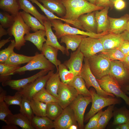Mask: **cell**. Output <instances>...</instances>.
Returning a JSON list of instances; mask_svg holds the SVG:
<instances>
[{"instance_id": "19", "label": "cell", "mask_w": 129, "mask_h": 129, "mask_svg": "<svg viewBox=\"0 0 129 129\" xmlns=\"http://www.w3.org/2000/svg\"><path fill=\"white\" fill-rule=\"evenodd\" d=\"M105 50L118 48L124 40L120 34L109 33L99 38Z\"/></svg>"}, {"instance_id": "47", "label": "cell", "mask_w": 129, "mask_h": 129, "mask_svg": "<svg viewBox=\"0 0 129 129\" xmlns=\"http://www.w3.org/2000/svg\"><path fill=\"white\" fill-rule=\"evenodd\" d=\"M101 110L92 117L89 120L88 123L84 126L85 129H96L100 117L102 112Z\"/></svg>"}, {"instance_id": "38", "label": "cell", "mask_w": 129, "mask_h": 129, "mask_svg": "<svg viewBox=\"0 0 129 129\" xmlns=\"http://www.w3.org/2000/svg\"><path fill=\"white\" fill-rule=\"evenodd\" d=\"M33 113L37 117L46 116L47 104L33 99L30 101Z\"/></svg>"}, {"instance_id": "40", "label": "cell", "mask_w": 129, "mask_h": 129, "mask_svg": "<svg viewBox=\"0 0 129 129\" xmlns=\"http://www.w3.org/2000/svg\"><path fill=\"white\" fill-rule=\"evenodd\" d=\"M100 54L111 61L119 60L123 61L126 56L118 48L104 50Z\"/></svg>"}, {"instance_id": "56", "label": "cell", "mask_w": 129, "mask_h": 129, "mask_svg": "<svg viewBox=\"0 0 129 129\" xmlns=\"http://www.w3.org/2000/svg\"><path fill=\"white\" fill-rule=\"evenodd\" d=\"M118 125L120 129H129V122Z\"/></svg>"}, {"instance_id": "41", "label": "cell", "mask_w": 129, "mask_h": 129, "mask_svg": "<svg viewBox=\"0 0 129 129\" xmlns=\"http://www.w3.org/2000/svg\"><path fill=\"white\" fill-rule=\"evenodd\" d=\"M33 99L47 104L52 102H58L57 99L49 93L45 88L35 94Z\"/></svg>"}, {"instance_id": "18", "label": "cell", "mask_w": 129, "mask_h": 129, "mask_svg": "<svg viewBox=\"0 0 129 129\" xmlns=\"http://www.w3.org/2000/svg\"><path fill=\"white\" fill-rule=\"evenodd\" d=\"M110 27L108 32L119 34L126 30L129 19V15L126 14L120 18H115L108 16Z\"/></svg>"}, {"instance_id": "25", "label": "cell", "mask_w": 129, "mask_h": 129, "mask_svg": "<svg viewBox=\"0 0 129 129\" xmlns=\"http://www.w3.org/2000/svg\"><path fill=\"white\" fill-rule=\"evenodd\" d=\"M46 32L45 30L40 29L33 33H29L25 35V40L32 43L37 49L41 51L44 43L46 39L45 38Z\"/></svg>"}, {"instance_id": "50", "label": "cell", "mask_w": 129, "mask_h": 129, "mask_svg": "<svg viewBox=\"0 0 129 129\" xmlns=\"http://www.w3.org/2000/svg\"><path fill=\"white\" fill-rule=\"evenodd\" d=\"M95 5L99 6L105 7H110V0H97Z\"/></svg>"}, {"instance_id": "39", "label": "cell", "mask_w": 129, "mask_h": 129, "mask_svg": "<svg viewBox=\"0 0 129 129\" xmlns=\"http://www.w3.org/2000/svg\"><path fill=\"white\" fill-rule=\"evenodd\" d=\"M58 70L61 82L64 84L68 85L75 76L63 63L59 66Z\"/></svg>"}, {"instance_id": "51", "label": "cell", "mask_w": 129, "mask_h": 129, "mask_svg": "<svg viewBox=\"0 0 129 129\" xmlns=\"http://www.w3.org/2000/svg\"><path fill=\"white\" fill-rule=\"evenodd\" d=\"M120 34L124 40L129 41V30H126Z\"/></svg>"}, {"instance_id": "30", "label": "cell", "mask_w": 129, "mask_h": 129, "mask_svg": "<svg viewBox=\"0 0 129 129\" xmlns=\"http://www.w3.org/2000/svg\"><path fill=\"white\" fill-rule=\"evenodd\" d=\"M61 81L58 71L54 73L50 77L47 82L46 89L51 94L57 99L58 91Z\"/></svg>"}, {"instance_id": "43", "label": "cell", "mask_w": 129, "mask_h": 129, "mask_svg": "<svg viewBox=\"0 0 129 129\" xmlns=\"http://www.w3.org/2000/svg\"><path fill=\"white\" fill-rule=\"evenodd\" d=\"M15 16L3 11L0 12V23L4 28H9L13 24Z\"/></svg>"}, {"instance_id": "34", "label": "cell", "mask_w": 129, "mask_h": 129, "mask_svg": "<svg viewBox=\"0 0 129 129\" xmlns=\"http://www.w3.org/2000/svg\"><path fill=\"white\" fill-rule=\"evenodd\" d=\"M20 67V65H14L0 63V82L6 81L11 79V75L14 71Z\"/></svg>"}, {"instance_id": "28", "label": "cell", "mask_w": 129, "mask_h": 129, "mask_svg": "<svg viewBox=\"0 0 129 129\" xmlns=\"http://www.w3.org/2000/svg\"><path fill=\"white\" fill-rule=\"evenodd\" d=\"M113 114V125H117L129 122V110L125 107L118 108L114 107Z\"/></svg>"}, {"instance_id": "42", "label": "cell", "mask_w": 129, "mask_h": 129, "mask_svg": "<svg viewBox=\"0 0 129 129\" xmlns=\"http://www.w3.org/2000/svg\"><path fill=\"white\" fill-rule=\"evenodd\" d=\"M30 102V100L23 96L21 104L20 106V112L31 122L34 116Z\"/></svg>"}, {"instance_id": "7", "label": "cell", "mask_w": 129, "mask_h": 129, "mask_svg": "<svg viewBox=\"0 0 129 129\" xmlns=\"http://www.w3.org/2000/svg\"><path fill=\"white\" fill-rule=\"evenodd\" d=\"M97 80L100 86L104 91L114 94L117 97L122 98L129 107V97L122 91L121 87L114 77L108 75Z\"/></svg>"}, {"instance_id": "13", "label": "cell", "mask_w": 129, "mask_h": 129, "mask_svg": "<svg viewBox=\"0 0 129 129\" xmlns=\"http://www.w3.org/2000/svg\"><path fill=\"white\" fill-rule=\"evenodd\" d=\"M114 77L121 87L129 85V73L122 62L119 60L111 61L109 74Z\"/></svg>"}, {"instance_id": "55", "label": "cell", "mask_w": 129, "mask_h": 129, "mask_svg": "<svg viewBox=\"0 0 129 129\" xmlns=\"http://www.w3.org/2000/svg\"><path fill=\"white\" fill-rule=\"evenodd\" d=\"M11 37H9L6 39H3L0 41V48L1 49L4 45L8 42L11 41Z\"/></svg>"}, {"instance_id": "27", "label": "cell", "mask_w": 129, "mask_h": 129, "mask_svg": "<svg viewBox=\"0 0 129 129\" xmlns=\"http://www.w3.org/2000/svg\"><path fill=\"white\" fill-rule=\"evenodd\" d=\"M59 50L54 47L44 43L41 51L45 57L56 67L58 70L59 66L61 64V61L57 58Z\"/></svg>"}, {"instance_id": "29", "label": "cell", "mask_w": 129, "mask_h": 129, "mask_svg": "<svg viewBox=\"0 0 129 129\" xmlns=\"http://www.w3.org/2000/svg\"><path fill=\"white\" fill-rule=\"evenodd\" d=\"M19 13L25 23L31 28V30L35 32L40 29L45 30L44 26L36 17L24 11Z\"/></svg>"}, {"instance_id": "10", "label": "cell", "mask_w": 129, "mask_h": 129, "mask_svg": "<svg viewBox=\"0 0 129 129\" xmlns=\"http://www.w3.org/2000/svg\"><path fill=\"white\" fill-rule=\"evenodd\" d=\"M54 70L50 71L46 75L39 77L26 86L19 91L23 96L30 101L37 93L45 88L48 80L54 73Z\"/></svg>"}, {"instance_id": "63", "label": "cell", "mask_w": 129, "mask_h": 129, "mask_svg": "<svg viewBox=\"0 0 129 129\" xmlns=\"http://www.w3.org/2000/svg\"><path fill=\"white\" fill-rule=\"evenodd\" d=\"M126 55H129V52Z\"/></svg>"}, {"instance_id": "26", "label": "cell", "mask_w": 129, "mask_h": 129, "mask_svg": "<svg viewBox=\"0 0 129 129\" xmlns=\"http://www.w3.org/2000/svg\"><path fill=\"white\" fill-rule=\"evenodd\" d=\"M21 9L30 14L36 18L43 25L44 22L48 19L46 16L41 14L29 0H18Z\"/></svg>"}, {"instance_id": "8", "label": "cell", "mask_w": 129, "mask_h": 129, "mask_svg": "<svg viewBox=\"0 0 129 129\" xmlns=\"http://www.w3.org/2000/svg\"><path fill=\"white\" fill-rule=\"evenodd\" d=\"M92 102L91 96L79 95L69 106L73 110L79 129H84V115L88 105Z\"/></svg>"}, {"instance_id": "35", "label": "cell", "mask_w": 129, "mask_h": 129, "mask_svg": "<svg viewBox=\"0 0 129 129\" xmlns=\"http://www.w3.org/2000/svg\"><path fill=\"white\" fill-rule=\"evenodd\" d=\"M114 105H109L104 111H102L96 129L105 128L110 120L113 117Z\"/></svg>"}, {"instance_id": "15", "label": "cell", "mask_w": 129, "mask_h": 129, "mask_svg": "<svg viewBox=\"0 0 129 129\" xmlns=\"http://www.w3.org/2000/svg\"><path fill=\"white\" fill-rule=\"evenodd\" d=\"M84 57L79 48L71 53L70 57L63 64L75 76L80 75Z\"/></svg>"}, {"instance_id": "3", "label": "cell", "mask_w": 129, "mask_h": 129, "mask_svg": "<svg viewBox=\"0 0 129 129\" xmlns=\"http://www.w3.org/2000/svg\"><path fill=\"white\" fill-rule=\"evenodd\" d=\"M51 23L53 30H54V33L57 38L68 34H79L87 36L94 38L99 39L103 36L109 33L108 32L100 33L90 32L81 30L77 28L72 27L69 24L64 23L63 21L58 19L49 20Z\"/></svg>"}, {"instance_id": "58", "label": "cell", "mask_w": 129, "mask_h": 129, "mask_svg": "<svg viewBox=\"0 0 129 129\" xmlns=\"http://www.w3.org/2000/svg\"><path fill=\"white\" fill-rule=\"evenodd\" d=\"M79 129L78 125L75 124L71 125L69 127V129Z\"/></svg>"}, {"instance_id": "32", "label": "cell", "mask_w": 129, "mask_h": 129, "mask_svg": "<svg viewBox=\"0 0 129 129\" xmlns=\"http://www.w3.org/2000/svg\"><path fill=\"white\" fill-rule=\"evenodd\" d=\"M68 85L74 88L79 95L85 97L91 96L89 90L87 88L84 80L80 75L75 76Z\"/></svg>"}, {"instance_id": "31", "label": "cell", "mask_w": 129, "mask_h": 129, "mask_svg": "<svg viewBox=\"0 0 129 129\" xmlns=\"http://www.w3.org/2000/svg\"><path fill=\"white\" fill-rule=\"evenodd\" d=\"M0 8L14 16L21 9L18 0H0Z\"/></svg>"}, {"instance_id": "60", "label": "cell", "mask_w": 129, "mask_h": 129, "mask_svg": "<svg viewBox=\"0 0 129 129\" xmlns=\"http://www.w3.org/2000/svg\"><path fill=\"white\" fill-rule=\"evenodd\" d=\"M90 3L95 5L96 3L97 0H86Z\"/></svg>"}, {"instance_id": "4", "label": "cell", "mask_w": 129, "mask_h": 129, "mask_svg": "<svg viewBox=\"0 0 129 129\" xmlns=\"http://www.w3.org/2000/svg\"><path fill=\"white\" fill-rule=\"evenodd\" d=\"M31 30V28L25 23L19 12L15 16L13 25L7 30L9 35L14 37L15 48L16 50H19L25 45L26 41L24 37L25 35L29 33Z\"/></svg>"}, {"instance_id": "5", "label": "cell", "mask_w": 129, "mask_h": 129, "mask_svg": "<svg viewBox=\"0 0 129 129\" xmlns=\"http://www.w3.org/2000/svg\"><path fill=\"white\" fill-rule=\"evenodd\" d=\"M87 58L90 70L97 79L109 74L111 67L109 60L100 54Z\"/></svg>"}, {"instance_id": "23", "label": "cell", "mask_w": 129, "mask_h": 129, "mask_svg": "<svg viewBox=\"0 0 129 129\" xmlns=\"http://www.w3.org/2000/svg\"><path fill=\"white\" fill-rule=\"evenodd\" d=\"M6 124L18 125L23 129H34L31 122L20 113L8 115L5 118Z\"/></svg>"}, {"instance_id": "22", "label": "cell", "mask_w": 129, "mask_h": 129, "mask_svg": "<svg viewBox=\"0 0 129 129\" xmlns=\"http://www.w3.org/2000/svg\"><path fill=\"white\" fill-rule=\"evenodd\" d=\"M44 7L53 13L62 18L66 13V9L60 0H37Z\"/></svg>"}, {"instance_id": "21", "label": "cell", "mask_w": 129, "mask_h": 129, "mask_svg": "<svg viewBox=\"0 0 129 129\" xmlns=\"http://www.w3.org/2000/svg\"><path fill=\"white\" fill-rule=\"evenodd\" d=\"M78 20L84 31L97 33V25L95 11L81 15L79 17Z\"/></svg>"}, {"instance_id": "54", "label": "cell", "mask_w": 129, "mask_h": 129, "mask_svg": "<svg viewBox=\"0 0 129 129\" xmlns=\"http://www.w3.org/2000/svg\"><path fill=\"white\" fill-rule=\"evenodd\" d=\"M2 26L0 24V38L8 34L7 30H6L4 29Z\"/></svg>"}, {"instance_id": "49", "label": "cell", "mask_w": 129, "mask_h": 129, "mask_svg": "<svg viewBox=\"0 0 129 129\" xmlns=\"http://www.w3.org/2000/svg\"><path fill=\"white\" fill-rule=\"evenodd\" d=\"M113 6L116 9L118 10H121L125 7V2L123 0H118L114 2Z\"/></svg>"}, {"instance_id": "46", "label": "cell", "mask_w": 129, "mask_h": 129, "mask_svg": "<svg viewBox=\"0 0 129 129\" xmlns=\"http://www.w3.org/2000/svg\"><path fill=\"white\" fill-rule=\"evenodd\" d=\"M9 106L4 100H0V120L6 123V118L8 115L12 114L9 108Z\"/></svg>"}, {"instance_id": "14", "label": "cell", "mask_w": 129, "mask_h": 129, "mask_svg": "<svg viewBox=\"0 0 129 129\" xmlns=\"http://www.w3.org/2000/svg\"><path fill=\"white\" fill-rule=\"evenodd\" d=\"M53 122L55 129H69L72 125H78L73 111L69 106L64 109L62 113Z\"/></svg>"}, {"instance_id": "61", "label": "cell", "mask_w": 129, "mask_h": 129, "mask_svg": "<svg viewBox=\"0 0 129 129\" xmlns=\"http://www.w3.org/2000/svg\"><path fill=\"white\" fill-rule=\"evenodd\" d=\"M126 30H129V19L128 22Z\"/></svg>"}, {"instance_id": "44", "label": "cell", "mask_w": 129, "mask_h": 129, "mask_svg": "<svg viewBox=\"0 0 129 129\" xmlns=\"http://www.w3.org/2000/svg\"><path fill=\"white\" fill-rule=\"evenodd\" d=\"M16 43L14 40H11L8 47L0 51V63H4L14 52Z\"/></svg>"}, {"instance_id": "9", "label": "cell", "mask_w": 129, "mask_h": 129, "mask_svg": "<svg viewBox=\"0 0 129 129\" xmlns=\"http://www.w3.org/2000/svg\"><path fill=\"white\" fill-rule=\"evenodd\" d=\"M84 63L83 64L80 75L84 80L87 89H89L91 87H93L98 94L104 97H108L110 96L115 97L114 94L107 93L101 88L97 79L90 70L87 59L84 57Z\"/></svg>"}, {"instance_id": "48", "label": "cell", "mask_w": 129, "mask_h": 129, "mask_svg": "<svg viewBox=\"0 0 129 129\" xmlns=\"http://www.w3.org/2000/svg\"><path fill=\"white\" fill-rule=\"evenodd\" d=\"M118 48L124 54L126 55L129 52V41L124 40Z\"/></svg>"}, {"instance_id": "62", "label": "cell", "mask_w": 129, "mask_h": 129, "mask_svg": "<svg viewBox=\"0 0 129 129\" xmlns=\"http://www.w3.org/2000/svg\"><path fill=\"white\" fill-rule=\"evenodd\" d=\"M125 92L126 94H127L129 95V92L128 91H126Z\"/></svg>"}, {"instance_id": "24", "label": "cell", "mask_w": 129, "mask_h": 129, "mask_svg": "<svg viewBox=\"0 0 129 129\" xmlns=\"http://www.w3.org/2000/svg\"><path fill=\"white\" fill-rule=\"evenodd\" d=\"M88 37L79 34H68L64 35L60 38V43H64L66 45V49L75 51L78 48L82 39Z\"/></svg>"}, {"instance_id": "64", "label": "cell", "mask_w": 129, "mask_h": 129, "mask_svg": "<svg viewBox=\"0 0 129 129\" xmlns=\"http://www.w3.org/2000/svg\"><path fill=\"white\" fill-rule=\"evenodd\" d=\"M128 71H129V70H128Z\"/></svg>"}, {"instance_id": "33", "label": "cell", "mask_w": 129, "mask_h": 129, "mask_svg": "<svg viewBox=\"0 0 129 129\" xmlns=\"http://www.w3.org/2000/svg\"><path fill=\"white\" fill-rule=\"evenodd\" d=\"M34 129H51L54 128V122L47 116H34L31 121Z\"/></svg>"}, {"instance_id": "52", "label": "cell", "mask_w": 129, "mask_h": 129, "mask_svg": "<svg viewBox=\"0 0 129 129\" xmlns=\"http://www.w3.org/2000/svg\"><path fill=\"white\" fill-rule=\"evenodd\" d=\"M7 125L2 126V129H18L16 125L11 124H6Z\"/></svg>"}, {"instance_id": "20", "label": "cell", "mask_w": 129, "mask_h": 129, "mask_svg": "<svg viewBox=\"0 0 129 129\" xmlns=\"http://www.w3.org/2000/svg\"><path fill=\"white\" fill-rule=\"evenodd\" d=\"M109 7H104L99 11H95V17L97 25V33L108 32L110 22L108 14Z\"/></svg>"}, {"instance_id": "57", "label": "cell", "mask_w": 129, "mask_h": 129, "mask_svg": "<svg viewBox=\"0 0 129 129\" xmlns=\"http://www.w3.org/2000/svg\"><path fill=\"white\" fill-rule=\"evenodd\" d=\"M121 89L124 92L126 91H129V85L122 87Z\"/></svg>"}, {"instance_id": "45", "label": "cell", "mask_w": 129, "mask_h": 129, "mask_svg": "<svg viewBox=\"0 0 129 129\" xmlns=\"http://www.w3.org/2000/svg\"><path fill=\"white\" fill-rule=\"evenodd\" d=\"M23 95L21 92L18 91L13 96L6 95L4 101L9 106L11 105L21 106L22 101Z\"/></svg>"}, {"instance_id": "16", "label": "cell", "mask_w": 129, "mask_h": 129, "mask_svg": "<svg viewBox=\"0 0 129 129\" xmlns=\"http://www.w3.org/2000/svg\"><path fill=\"white\" fill-rule=\"evenodd\" d=\"M50 71L41 70L29 77L18 80H10L2 83L3 86H9L12 89L19 91L28 84L32 82L40 76L46 75Z\"/></svg>"}, {"instance_id": "37", "label": "cell", "mask_w": 129, "mask_h": 129, "mask_svg": "<svg viewBox=\"0 0 129 129\" xmlns=\"http://www.w3.org/2000/svg\"><path fill=\"white\" fill-rule=\"evenodd\" d=\"M63 109L58 102H52L47 104L46 116L51 120H54L62 113Z\"/></svg>"}, {"instance_id": "53", "label": "cell", "mask_w": 129, "mask_h": 129, "mask_svg": "<svg viewBox=\"0 0 129 129\" xmlns=\"http://www.w3.org/2000/svg\"><path fill=\"white\" fill-rule=\"evenodd\" d=\"M125 67L129 70V55H126L124 60L122 61Z\"/></svg>"}, {"instance_id": "17", "label": "cell", "mask_w": 129, "mask_h": 129, "mask_svg": "<svg viewBox=\"0 0 129 129\" xmlns=\"http://www.w3.org/2000/svg\"><path fill=\"white\" fill-rule=\"evenodd\" d=\"M46 32V36L47 38L45 43L48 45L52 46L60 50L63 54L68 56L69 52L67 51L63 46L61 45L59 42L57 38L53 32L52 25L50 21L48 19L45 21L43 23Z\"/></svg>"}, {"instance_id": "6", "label": "cell", "mask_w": 129, "mask_h": 129, "mask_svg": "<svg viewBox=\"0 0 129 129\" xmlns=\"http://www.w3.org/2000/svg\"><path fill=\"white\" fill-rule=\"evenodd\" d=\"M55 66L42 53H35L33 58L26 65L20 67L14 72V74H24L25 71L37 70H54Z\"/></svg>"}, {"instance_id": "36", "label": "cell", "mask_w": 129, "mask_h": 129, "mask_svg": "<svg viewBox=\"0 0 129 129\" xmlns=\"http://www.w3.org/2000/svg\"><path fill=\"white\" fill-rule=\"evenodd\" d=\"M33 57L19 54L14 52L12 54L8 60L4 63L10 65H20L28 63Z\"/></svg>"}, {"instance_id": "59", "label": "cell", "mask_w": 129, "mask_h": 129, "mask_svg": "<svg viewBox=\"0 0 129 129\" xmlns=\"http://www.w3.org/2000/svg\"><path fill=\"white\" fill-rule=\"evenodd\" d=\"M117 0H110V7L111 8H112L114 6V2Z\"/></svg>"}, {"instance_id": "12", "label": "cell", "mask_w": 129, "mask_h": 129, "mask_svg": "<svg viewBox=\"0 0 129 129\" xmlns=\"http://www.w3.org/2000/svg\"><path fill=\"white\" fill-rule=\"evenodd\" d=\"M58 102L64 109L69 106L79 94L75 89L60 82L58 91Z\"/></svg>"}, {"instance_id": "11", "label": "cell", "mask_w": 129, "mask_h": 129, "mask_svg": "<svg viewBox=\"0 0 129 129\" xmlns=\"http://www.w3.org/2000/svg\"><path fill=\"white\" fill-rule=\"evenodd\" d=\"M78 48L87 58L105 50L99 39L89 37L82 39Z\"/></svg>"}, {"instance_id": "2", "label": "cell", "mask_w": 129, "mask_h": 129, "mask_svg": "<svg viewBox=\"0 0 129 129\" xmlns=\"http://www.w3.org/2000/svg\"><path fill=\"white\" fill-rule=\"evenodd\" d=\"M89 90L92 98V105L90 110L84 117L85 123L87 122L91 118L104 108L111 105L119 104L122 102L119 98L111 96L105 97L99 95L93 87Z\"/></svg>"}, {"instance_id": "1", "label": "cell", "mask_w": 129, "mask_h": 129, "mask_svg": "<svg viewBox=\"0 0 129 129\" xmlns=\"http://www.w3.org/2000/svg\"><path fill=\"white\" fill-rule=\"evenodd\" d=\"M66 9L64 19L80 22L78 19L82 15L99 10L104 7L92 4L86 0H60Z\"/></svg>"}]
</instances>
